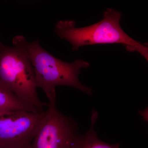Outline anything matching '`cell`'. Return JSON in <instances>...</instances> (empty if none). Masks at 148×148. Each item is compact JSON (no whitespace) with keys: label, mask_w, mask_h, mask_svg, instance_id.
<instances>
[{"label":"cell","mask_w":148,"mask_h":148,"mask_svg":"<svg viewBox=\"0 0 148 148\" xmlns=\"http://www.w3.org/2000/svg\"><path fill=\"white\" fill-rule=\"evenodd\" d=\"M45 115L20 110L0 116V148H29Z\"/></svg>","instance_id":"obj_5"},{"label":"cell","mask_w":148,"mask_h":148,"mask_svg":"<svg viewBox=\"0 0 148 148\" xmlns=\"http://www.w3.org/2000/svg\"><path fill=\"white\" fill-rule=\"evenodd\" d=\"M48 109L29 148H71L78 132L77 122L55 106Z\"/></svg>","instance_id":"obj_4"},{"label":"cell","mask_w":148,"mask_h":148,"mask_svg":"<svg viewBox=\"0 0 148 148\" xmlns=\"http://www.w3.org/2000/svg\"><path fill=\"white\" fill-rule=\"evenodd\" d=\"M122 14L113 8H108L103 19L87 27L77 28L73 20H61L55 26V32L60 38L69 41L73 51L83 46L120 44L126 50L136 51L148 60L147 45L135 40L123 31L121 26Z\"/></svg>","instance_id":"obj_1"},{"label":"cell","mask_w":148,"mask_h":148,"mask_svg":"<svg viewBox=\"0 0 148 148\" xmlns=\"http://www.w3.org/2000/svg\"><path fill=\"white\" fill-rule=\"evenodd\" d=\"M96 111L92 110L90 117L91 125L87 132L83 135L78 134L71 148H120L118 143L111 145L104 143L98 138L94 125L98 117Z\"/></svg>","instance_id":"obj_6"},{"label":"cell","mask_w":148,"mask_h":148,"mask_svg":"<svg viewBox=\"0 0 148 148\" xmlns=\"http://www.w3.org/2000/svg\"><path fill=\"white\" fill-rule=\"evenodd\" d=\"M23 36L13 38V46L5 45L0 40V84L40 112L49 104L38 96L34 69Z\"/></svg>","instance_id":"obj_2"},{"label":"cell","mask_w":148,"mask_h":148,"mask_svg":"<svg viewBox=\"0 0 148 148\" xmlns=\"http://www.w3.org/2000/svg\"><path fill=\"white\" fill-rule=\"evenodd\" d=\"M27 47L35 74L37 87L45 92L50 106H55L56 87L64 85L75 88L92 95V89L84 85L79 79L82 69H86L90 64L79 59L72 63L62 61L48 52L35 40L27 42Z\"/></svg>","instance_id":"obj_3"},{"label":"cell","mask_w":148,"mask_h":148,"mask_svg":"<svg viewBox=\"0 0 148 148\" xmlns=\"http://www.w3.org/2000/svg\"><path fill=\"white\" fill-rule=\"evenodd\" d=\"M20 110L41 113L0 84V116Z\"/></svg>","instance_id":"obj_7"}]
</instances>
